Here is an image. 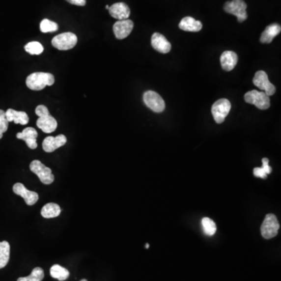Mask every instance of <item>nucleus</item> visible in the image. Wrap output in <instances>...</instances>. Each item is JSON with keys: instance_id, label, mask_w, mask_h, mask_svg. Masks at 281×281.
I'll list each match as a JSON object with an SVG mask.
<instances>
[{"instance_id": "obj_1", "label": "nucleus", "mask_w": 281, "mask_h": 281, "mask_svg": "<svg viewBox=\"0 0 281 281\" xmlns=\"http://www.w3.org/2000/svg\"><path fill=\"white\" fill-rule=\"evenodd\" d=\"M35 113L38 116L37 126L46 134L52 133L56 131L57 121L54 116H52L47 107L43 105H39L35 109Z\"/></svg>"}, {"instance_id": "obj_2", "label": "nucleus", "mask_w": 281, "mask_h": 281, "mask_svg": "<svg viewBox=\"0 0 281 281\" xmlns=\"http://www.w3.org/2000/svg\"><path fill=\"white\" fill-rule=\"evenodd\" d=\"M55 78L50 73L36 72L30 74L26 79L27 87L33 91H41L46 86L54 84Z\"/></svg>"}, {"instance_id": "obj_3", "label": "nucleus", "mask_w": 281, "mask_h": 281, "mask_svg": "<svg viewBox=\"0 0 281 281\" xmlns=\"http://www.w3.org/2000/svg\"><path fill=\"white\" fill-rule=\"evenodd\" d=\"M225 12L234 15L238 18V22L242 23L248 18L247 4L244 0H232L225 2L224 6Z\"/></svg>"}, {"instance_id": "obj_4", "label": "nucleus", "mask_w": 281, "mask_h": 281, "mask_svg": "<svg viewBox=\"0 0 281 281\" xmlns=\"http://www.w3.org/2000/svg\"><path fill=\"white\" fill-rule=\"evenodd\" d=\"M245 100L249 104L254 105L259 110H267L270 107V96L266 95L264 91L256 90L248 91L245 95Z\"/></svg>"}, {"instance_id": "obj_5", "label": "nucleus", "mask_w": 281, "mask_h": 281, "mask_svg": "<svg viewBox=\"0 0 281 281\" xmlns=\"http://www.w3.org/2000/svg\"><path fill=\"white\" fill-rule=\"evenodd\" d=\"M78 43V37L72 32H65L58 34L52 40V45L59 50H71Z\"/></svg>"}, {"instance_id": "obj_6", "label": "nucleus", "mask_w": 281, "mask_h": 281, "mask_svg": "<svg viewBox=\"0 0 281 281\" xmlns=\"http://www.w3.org/2000/svg\"><path fill=\"white\" fill-rule=\"evenodd\" d=\"M280 225L274 214L266 215L261 226V234L265 239H271L278 234Z\"/></svg>"}, {"instance_id": "obj_7", "label": "nucleus", "mask_w": 281, "mask_h": 281, "mask_svg": "<svg viewBox=\"0 0 281 281\" xmlns=\"http://www.w3.org/2000/svg\"><path fill=\"white\" fill-rule=\"evenodd\" d=\"M231 109L230 101L226 99H221L217 100L212 107V114L215 121L217 124H222L225 121Z\"/></svg>"}, {"instance_id": "obj_8", "label": "nucleus", "mask_w": 281, "mask_h": 281, "mask_svg": "<svg viewBox=\"0 0 281 281\" xmlns=\"http://www.w3.org/2000/svg\"><path fill=\"white\" fill-rule=\"evenodd\" d=\"M30 169L35 173L43 184H50L54 181L52 169L42 164L39 160H34L30 164Z\"/></svg>"}, {"instance_id": "obj_9", "label": "nucleus", "mask_w": 281, "mask_h": 281, "mask_svg": "<svg viewBox=\"0 0 281 281\" xmlns=\"http://www.w3.org/2000/svg\"><path fill=\"white\" fill-rule=\"evenodd\" d=\"M143 100L147 107L155 112H162L165 110V102L156 91H148L144 92Z\"/></svg>"}, {"instance_id": "obj_10", "label": "nucleus", "mask_w": 281, "mask_h": 281, "mask_svg": "<svg viewBox=\"0 0 281 281\" xmlns=\"http://www.w3.org/2000/svg\"><path fill=\"white\" fill-rule=\"evenodd\" d=\"M253 84L259 89L264 91L265 93L269 96L274 95L276 92L275 86L270 83L267 74L263 70H259L255 73L253 78Z\"/></svg>"}, {"instance_id": "obj_11", "label": "nucleus", "mask_w": 281, "mask_h": 281, "mask_svg": "<svg viewBox=\"0 0 281 281\" xmlns=\"http://www.w3.org/2000/svg\"><path fill=\"white\" fill-rule=\"evenodd\" d=\"M13 191L17 196H21L25 199V203L28 205H33L36 203L38 200V193L29 191L25 188L21 183H17L13 187Z\"/></svg>"}, {"instance_id": "obj_12", "label": "nucleus", "mask_w": 281, "mask_h": 281, "mask_svg": "<svg viewBox=\"0 0 281 281\" xmlns=\"http://www.w3.org/2000/svg\"><path fill=\"white\" fill-rule=\"evenodd\" d=\"M112 28L114 34L117 39H124L128 37L133 30V21L129 19L116 21Z\"/></svg>"}, {"instance_id": "obj_13", "label": "nucleus", "mask_w": 281, "mask_h": 281, "mask_svg": "<svg viewBox=\"0 0 281 281\" xmlns=\"http://www.w3.org/2000/svg\"><path fill=\"white\" fill-rule=\"evenodd\" d=\"M67 138L63 135H59L56 137L49 136L44 139L42 142V148L46 152H53L57 148L63 146L67 143Z\"/></svg>"}, {"instance_id": "obj_14", "label": "nucleus", "mask_w": 281, "mask_h": 281, "mask_svg": "<svg viewBox=\"0 0 281 281\" xmlns=\"http://www.w3.org/2000/svg\"><path fill=\"white\" fill-rule=\"evenodd\" d=\"M109 13L118 21L128 19L131 14L129 6L124 2H116L109 8Z\"/></svg>"}, {"instance_id": "obj_15", "label": "nucleus", "mask_w": 281, "mask_h": 281, "mask_svg": "<svg viewBox=\"0 0 281 281\" xmlns=\"http://www.w3.org/2000/svg\"><path fill=\"white\" fill-rule=\"evenodd\" d=\"M17 138L18 139L25 140L30 149H35L38 147V143H37L38 132L33 127H27V128L24 129L22 132L17 133Z\"/></svg>"}, {"instance_id": "obj_16", "label": "nucleus", "mask_w": 281, "mask_h": 281, "mask_svg": "<svg viewBox=\"0 0 281 281\" xmlns=\"http://www.w3.org/2000/svg\"><path fill=\"white\" fill-rule=\"evenodd\" d=\"M151 43L153 49L161 54H168L170 51L171 44L160 33L156 32L152 34Z\"/></svg>"}, {"instance_id": "obj_17", "label": "nucleus", "mask_w": 281, "mask_h": 281, "mask_svg": "<svg viewBox=\"0 0 281 281\" xmlns=\"http://www.w3.org/2000/svg\"><path fill=\"white\" fill-rule=\"evenodd\" d=\"M238 55L233 51H225L221 56V67L226 71H230L238 63Z\"/></svg>"}, {"instance_id": "obj_18", "label": "nucleus", "mask_w": 281, "mask_h": 281, "mask_svg": "<svg viewBox=\"0 0 281 281\" xmlns=\"http://www.w3.org/2000/svg\"><path fill=\"white\" fill-rule=\"evenodd\" d=\"M6 117L7 121L14 122L16 124L26 125L29 122V117L28 114L23 111H14L13 109H9L6 111Z\"/></svg>"}, {"instance_id": "obj_19", "label": "nucleus", "mask_w": 281, "mask_h": 281, "mask_svg": "<svg viewBox=\"0 0 281 281\" xmlns=\"http://www.w3.org/2000/svg\"><path fill=\"white\" fill-rule=\"evenodd\" d=\"M179 28L184 31L197 32L202 28V24L201 21H197L193 17H185L179 24Z\"/></svg>"}, {"instance_id": "obj_20", "label": "nucleus", "mask_w": 281, "mask_h": 281, "mask_svg": "<svg viewBox=\"0 0 281 281\" xmlns=\"http://www.w3.org/2000/svg\"><path fill=\"white\" fill-rule=\"evenodd\" d=\"M281 25L278 24H272L265 29L261 34L260 42L262 43H270L276 36L281 33Z\"/></svg>"}, {"instance_id": "obj_21", "label": "nucleus", "mask_w": 281, "mask_h": 281, "mask_svg": "<svg viewBox=\"0 0 281 281\" xmlns=\"http://www.w3.org/2000/svg\"><path fill=\"white\" fill-rule=\"evenodd\" d=\"M61 213V209L59 205L56 203H48L44 205L41 210V214L46 219L55 218L59 217Z\"/></svg>"}, {"instance_id": "obj_22", "label": "nucleus", "mask_w": 281, "mask_h": 281, "mask_svg": "<svg viewBox=\"0 0 281 281\" xmlns=\"http://www.w3.org/2000/svg\"><path fill=\"white\" fill-rule=\"evenodd\" d=\"M50 275L54 279H57L59 281H64L69 278L70 272L58 264L54 265L50 269Z\"/></svg>"}, {"instance_id": "obj_23", "label": "nucleus", "mask_w": 281, "mask_h": 281, "mask_svg": "<svg viewBox=\"0 0 281 281\" xmlns=\"http://www.w3.org/2000/svg\"><path fill=\"white\" fill-rule=\"evenodd\" d=\"M10 246L7 241L0 242V269L5 267L10 260Z\"/></svg>"}, {"instance_id": "obj_24", "label": "nucleus", "mask_w": 281, "mask_h": 281, "mask_svg": "<svg viewBox=\"0 0 281 281\" xmlns=\"http://www.w3.org/2000/svg\"><path fill=\"white\" fill-rule=\"evenodd\" d=\"M44 277L45 274L42 268L36 267L34 268L28 277L18 278L17 281H42L44 279Z\"/></svg>"}, {"instance_id": "obj_25", "label": "nucleus", "mask_w": 281, "mask_h": 281, "mask_svg": "<svg viewBox=\"0 0 281 281\" xmlns=\"http://www.w3.org/2000/svg\"><path fill=\"white\" fill-rule=\"evenodd\" d=\"M201 225L203 227L204 232L205 234L208 236L214 235L215 233L217 231V226L215 224L214 221L208 217H205L202 219L201 221Z\"/></svg>"}, {"instance_id": "obj_26", "label": "nucleus", "mask_w": 281, "mask_h": 281, "mask_svg": "<svg viewBox=\"0 0 281 281\" xmlns=\"http://www.w3.org/2000/svg\"><path fill=\"white\" fill-rule=\"evenodd\" d=\"M25 51L30 55H40L43 53L44 48L38 42H30L25 46Z\"/></svg>"}, {"instance_id": "obj_27", "label": "nucleus", "mask_w": 281, "mask_h": 281, "mask_svg": "<svg viewBox=\"0 0 281 281\" xmlns=\"http://www.w3.org/2000/svg\"><path fill=\"white\" fill-rule=\"evenodd\" d=\"M58 28H59L58 25L50 20H42L40 24V30L43 33L55 32Z\"/></svg>"}, {"instance_id": "obj_28", "label": "nucleus", "mask_w": 281, "mask_h": 281, "mask_svg": "<svg viewBox=\"0 0 281 281\" xmlns=\"http://www.w3.org/2000/svg\"><path fill=\"white\" fill-rule=\"evenodd\" d=\"M9 122L6 120V112L2 110H0V139H2V135L8 130Z\"/></svg>"}, {"instance_id": "obj_29", "label": "nucleus", "mask_w": 281, "mask_h": 281, "mask_svg": "<svg viewBox=\"0 0 281 281\" xmlns=\"http://www.w3.org/2000/svg\"><path fill=\"white\" fill-rule=\"evenodd\" d=\"M254 176L257 177H260V178L266 179L267 177V173H266L265 169L262 168H254L253 170Z\"/></svg>"}, {"instance_id": "obj_30", "label": "nucleus", "mask_w": 281, "mask_h": 281, "mask_svg": "<svg viewBox=\"0 0 281 281\" xmlns=\"http://www.w3.org/2000/svg\"><path fill=\"white\" fill-rule=\"evenodd\" d=\"M262 168L265 169V171H266V173H267V174H269V173H271L272 168H270V166H269V160H268L267 158H263V159H262Z\"/></svg>"}, {"instance_id": "obj_31", "label": "nucleus", "mask_w": 281, "mask_h": 281, "mask_svg": "<svg viewBox=\"0 0 281 281\" xmlns=\"http://www.w3.org/2000/svg\"><path fill=\"white\" fill-rule=\"evenodd\" d=\"M66 1L75 6H84L86 4V0H66Z\"/></svg>"}, {"instance_id": "obj_32", "label": "nucleus", "mask_w": 281, "mask_h": 281, "mask_svg": "<svg viewBox=\"0 0 281 281\" xmlns=\"http://www.w3.org/2000/svg\"><path fill=\"white\" fill-rule=\"evenodd\" d=\"M148 247H149V245H148V244H147V245H145V248H146V249H148Z\"/></svg>"}, {"instance_id": "obj_33", "label": "nucleus", "mask_w": 281, "mask_h": 281, "mask_svg": "<svg viewBox=\"0 0 281 281\" xmlns=\"http://www.w3.org/2000/svg\"><path fill=\"white\" fill-rule=\"evenodd\" d=\"M109 8H110V6H109L108 5H107V6H106V9H107V10H109Z\"/></svg>"}, {"instance_id": "obj_34", "label": "nucleus", "mask_w": 281, "mask_h": 281, "mask_svg": "<svg viewBox=\"0 0 281 281\" xmlns=\"http://www.w3.org/2000/svg\"><path fill=\"white\" fill-rule=\"evenodd\" d=\"M87 281L86 279H82V281Z\"/></svg>"}]
</instances>
